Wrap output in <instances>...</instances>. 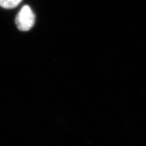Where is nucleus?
I'll use <instances>...</instances> for the list:
<instances>
[{
    "label": "nucleus",
    "mask_w": 146,
    "mask_h": 146,
    "mask_svg": "<svg viewBox=\"0 0 146 146\" xmlns=\"http://www.w3.org/2000/svg\"><path fill=\"white\" fill-rule=\"evenodd\" d=\"M35 16L29 5L23 7L16 18V25L22 31H27L33 27Z\"/></svg>",
    "instance_id": "f257e3e1"
},
{
    "label": "nucleus",
    "mask_w": 146,
    "mask_h": 146,
    "mask_svg": "<svg viewBox=\"0 0 146 146\" xmlns=\"http://www.w3.org/2000/svg\"><path fill=\"white\" fill-rule=\"evenodd\" d=\"M21 0H0V6L4 8H14L21 3Z\"/></svg>",
    "instance_id": "f03ea898"
}]
</instances>
